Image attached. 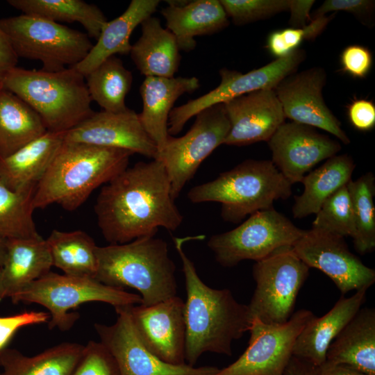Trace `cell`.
I'll return each mask as SVG.
<instances>
[{
	"label": "cell",
	"instance_id": "obj_22",
	"mask_svg": "<svg viewBox=\"0 0 375 375\" xmlns=\"http://www.w3.org/2000/svg\"><path fill=\"white\" fill-rule=\"evenodd\" d=\"M200 86L192 77L147 76L140 86L142 110L140 121L158 152L165 146L168 136L169 116L175 101L185 93H191Z\"/></svg>",
	"mask_w": 375,
	"mask_h": 375
},
{
	"label": "cell",
	"instance_id": "obj_51",
	"mask_svg": "<svg viewBox=\"0 0 375 375\" xmlns=\"http://www.w3.org/2000/svg\"><path fill=\"white\" fill-rule=\"evenodd\" d=\"M0 375H1V372H0Z\"/></svg>",
	"mask_w": 375,
	"mask_h": 375
},
{
	"label": "cell",
	"instance_id": "obj_6",
	"mask_svg": "<svg viewBox=\"0 0 375 375\" xmlns=\"http://www.w3.org/2000/svg\"><path fill=\"white\" fill-rule=\"evenodd\" d=\"M292 185L272 160L247 159L193 187L188 198L193 203H219L222 219L237 224L247 215L273 208L276 200L289 198Z\"/></svg>",
	"mask_w": 375,
	"mask_h": 375
},
{
	"label": "cell",
	"instance_id": "obj_30",
	"mask_svg": "<svg viewBox=\"0 0 375 375\" xmlns=\"http://www.w3.org/2000/svg\"><path fill=\"white\" fill-rule=\"evenodd\" d=\"M47 131L39 115L24 100L0 88V158L13 153Z\"/></svg>",
	"mask_w": 375,
	"mask_h": 375
},
{
	"label": "cell",
	"instance_id": "obj_24",
	"mask_svg": "<svg viewBox=\"0 0 375 375\" xmlns=\"http://www.w3.org/2000/svg\"><path fill=\"white\" fill-rule=\"evenodd\" d=\"M367 290L360 289L350 297H341L326 314L315 317L297 338L292 356L317 367L323 365L329 344L361 308Z\"/></svg>",
	"mask_w": 375,
	"mask_h": 375
},
{
	"label": "cell",
	"instance_id": "obj_18",
	"mask_svg": "<svg viewBox=\"0 0 375 375\" xmlns=\"http://www.w3.org/2000/svg\"><path fill=\"white\" fill-rule=\"evenodd\" d=\"M267 142L272 162L292 185L301 183L313 167L341 150L338 141L294 122H285Z\"/></svg>",
	"mask_w": 375,
	"mask_h": 375
},
{
	"label": "cell",
	"instance_id": "obj_32",
	"mask_svg": "<svg viewBox=\"0 0 375 375\" xmlns=\"http://www.w3.org/2000/svg\"><path fill=\"white\" fill-rule=\"evenodd\" d=\"M53 266L64 274L95 278L97 270L96 245L85 232L53 230L46 239Z\"/></svg>",
	"mask_w": 375,
	"mask_h": 375
},
{
	"label": "cell",
	"instance_id": "obj_25",
	"mask_svg": "<svg viewBox=\"0 0 375 375\" xmlns=\"http://www.w3.org/2000/svg\"><path fill=\"white\" fill-rule=\"evenodd\" d=\"M66 132L44 135L5 158H0V181L13 191L36 188L64 142Z\"/></svg>",
	"mask_w": 375,
	"mask_h": 375
},
{
	"label": "cell",
	"instance_id": "obj_29",
	"mask_svg": "<svg viewBox=\"0 0 375 375\" xmlns=\"http://www.w3.org/2000/svg\"><path fill=\"white\" fill-rule=\"evenodd\" d=\"M356 167L348 154L335 155L306 175L301 183L303 191L295 197L292 206L294 218L316 214L324 202L351 179Z\"/></svg>",
	"mask_w": 375,
	"mask_h": 375
},
{
	"label": "cell",
	"instance_id": "obj_12",
	"mask_svg": "<svg viewBox=\"0 0 375 375\" xmlns=\"http://www.w3.org/2000/svg\"><path fill=\"white\" fill-rule=\"evenodd\" d=\"M315 317L311 311L301 309L280 324H265L253 318L244 352L212 375H283L297 338Z\"/></svg>",
	"mask_w": 375,
	"mask_h": 375
},
{
	"label": "cell",
	"instance_id": "obj_34",
	"mask_svg": "<svg viewBox=\"0 0 375 375\" xmlns=\"http://www.w3.org/2000/svg\"><path fill=\"white\" fill-rule=\"evenodd\" d=\"M85 78L92 101H96L103 110L119 112L128 108L125 99L132 86L133 75L122 60L111 56Z\"/></svg>",
	"mask_w": 375,
	"mask_h": 375
},
{
	"label": "cell",
	"instance_id": "obj_35",
	"mask_svg": "<svg viewBox=\"0 0 375 375\" xmlns=\"http://www.w3.org/2000/svg\"><path fill=\"white\" fill-rule=\"evenodd\" d=\"M35 188L13 191L0 181V238L26 239L40 235L33 218Z\"/></svg>",
	"mask_w": 375,
	"mask_h": 375
},
{
	"label": "cell",
	"instance_id": "obj_10",
	"mask_svg": "<svg viewBox=\"0 0 375 375\" xmlns=\"http://www.w3.org/2000/svg\"><path fill=\"white\" fill-rule=\"evenodd\" d=\"M304 231L273 207L253 213L231 231L212 235L207 244L216 261L230 267L245 260L258 261L280 247L292 246Z\"/></svg>",
	"mask_w": 375,
	"mask_h": 375
},
{
	"label": "cell",
	"instance_id": "obj_43",
	"mask_svg": "<svg viewBox=\"0 0 375 375\" xmlns=\"http://www.w3.org/2000/svg\"><path fill=\"white\" fill-rule=\"evenodd\" d=\"M342 70L356 78H365L373 65L371 51L366 47L352 44L346 47L340 54Z\"/></svg>",
	"mask_w": 375,
	"mask_h": 375
},
{
	"label": "cell",
	"instance_id": "obj_21",
	"mask_svg": "<svg viewBox=\"0 0 375 375\" xmlns=\"http://www.w3.org/2000/svg\"><path fill=\"white\" fill-rule=\"evenodd\" d=\"M53 267L50 251L41 235L26 239H9L0 265V301L22 292L42 278Z\"/></svg>",
	"mask_w": 375,
	"mask_h": 375
},
{
	"label": "cell",
	"instance_id": "obj_38",
	"mask_svg": "<svg viewBox=\"0 0 375 375\" xmlns=\"http://www.w3.org/2000/svg\"><path fill=\"white\" fill-rule=\"evenodd\" d=\"M333 15L312 19L303 28H287L272 31L266 42L269 53L276 58H282L299 49L304 40L316 38L333 19Z\"/></svg>",
	"mask_w": 375,
	"mask_h": 375
},
{
	"label": "cell",
	"instance_id": "obj_46",
	"mask_svg": "<svg viewBox=\"0 0 375 375\" xmlns=\"http://www.w3.org/2000/svg\"><path fill=\"white\" fill-rule=\"evenodd\" d=\"M18 57L9 40L0 27V83L7 74L16 67Z\"/></svg>",
	"mask_w": 375,
	"mask_h": 375
},
{
	"label": "cell",
	"instance_id": "obj_40",
	"mask_svg": "<svg viewBox=\"0 0 375 375\" xmlns=\"http://www.w3.org/2000/svg\"><path fill=\"white\" fill-rule=\"evenodd\" d=\"M72 375H121L112 354L101 342L93 340L84 346Z\"/></svg>",
	"mask_w": 375,
	"mask_h": 375
},
{
	"label": "cell",
	"instance_id": "obj_13",
	"mask_svg": "<svg viewBox=\"0 0 375 375\" xmlns=\"http://www.w3.org/2000/svg\"><path fill=\"white\" fill-rule=\"evenodd\" d=\"M306 53L298 49L289 56L275 59L271 62L247 73L223 68L219 70V85L208 93L174 108L169 116L168 133H179L187 122L204 109L253 91L272 89L286 76L297 72L305 60Z\"/></svg>",
	"mask_w": 375,
	"mask_h": 375
},
{
	"label": "cell",
	"instance_id": "obj_5",
	"mask_svg": "<svg viewBox=\"0 0 375 375\" xmlns=\"http://www.w3.org/2000/svg\"><path fill=\"white\" fill-rule=\"evenodd\" d=\"M85 78L74 67L57 72L15 67L2 84L39 115L48 131L67 132L94 112Z\"/></svg>",
	"mask_w": 375,
	"mask_h": 375
},
{
	"label": "cell",
	"instance_id": "obj_26",
	"mask_svg": "<svg viewBox=\"0 0 375 375\" xmlns=\"http://www.w3.org/2000/svg\"><path fill=\"white\" fill-rule=\"evenodd\" d=\"M326 361L375 375V310L360 308L329 344Z\"/></svg>",
	"mask_w": 375,
	"mask_h": 375
},
{
	"label": "cell",
	"instance_id": "obj_7",
	"mask_svg": "<svg viewBox=\"0 0 375 375\" xmlns=\"http://www.w3.org/2000/svg\"><path fill=\"white\" fill-rule=\"evenodd\" d=\"M19 302L40 304L49 310V328L62 331L71 328L80 315L69 312L92 301L115 307L141 304L140 294H133L101 283L95 278H82L49 272L35 281L11 299Z\"/></svg>",
	"mask_w": 375,
	"mask_h": 375
},
{
	"label": "cell",
	"instance_id": "obj_23",
	"mask_svg": "<svg viewBox=\"0 0 375 375\" xmlns=\"http://www.w3.org/2000/svg\"><path fill=\"white\" fill-rule=\"evenodd\" d=\"M166 2L168 6L161 10V14L180 50H193L196 47L195 37L216 33L229 24L228 17L218 0Z\"/></svg>",
	"mask_w": 375,
	"mask_h": 375
},
{
	"label": "cell",
	"instance_id": "obj_8",
	"mask_svg": "<svg viewBox=\"0 0 375 375\" xmlns=\"http://www.w3.org/2000/svg\"><path fill=\"white\" fill-rule=\"evenodd\" d=\"M0 27L18 58L39 60L47 72L75 66L93 46L87 34L32 15L1 19Z\"/></svg>",
	"mask_w": 375,
	"mask_h": 375
},
{
	"label": "cell",
	"instance_id": "obj_28",
	"mask_svg": "<svg viewBox=\"0 0 375 375\" xmlns=\"http://www.w3.org/2000/svg\"><path fill=\"white\" fill-rule=\"evenodd\" d=\"M140 25L142 34L130 51L136 67L146 77H174L181 60L174 35L157 17L151 16Z\"/></svg>",
	"mask_w": 375,
	"mask_h": 375
},
{
	"label": "cell",
	"instance_id": "obj_1",
	"mask_svg": "<svg viewBox=\"0 0 375 375\" xmlns=\"http://www.w3.org/2000/svg\"><path fill=\"white\" fill-rule=\"evenodd\" d=\"M94 210L110 244L156 235L160 227L174 231L183 220L172 197L166 169L158 159L138 162L103 185Z\"/></svg>",
	"mask_w": 375,
	"mask_h": 375
},
{
	"label": "cell",
	"instance_id": "obj_36",
	"mask_svg": "<svg viewBox=\"0 0 375 375\" xmlns=\"http://www.w3.org/2000/svg\"><path fill=\"white\" fill-rule=\"evenodd\" d=\"M347 188L351 201L356 233V250L365 254L375 248V177L368 172L357 180H350Z\"/></svg>",
	"mask_w": 375,
	"mask_h": 375
},
{
	"label": "cell",
	"instance_id": "obj_42",
	"mask_svg": "<svg viewBox=\"0 0 375 375\" xmlns=\"http://www.w3.org/2000/svg\"><path fill=\"white\" fill-rule=\"evenodd\" d=\"M374 6V1L370 0H326L311 14V17L312 19L333 11H345L367 25L372 20Z\"/></svg>",
	"mask_w": 375,
	"mask_h": 375
},
{
	"label": "cell",
	"instance_id": "obj_11",
	"mask_svg": "<svg viewBox=\"0 0 375 375\" xmlns=\"http://www.w3.org/2000/svg\"><path fill=\"white\" fill-rule=\"evenodd\" d=\"M229 130L224 105L219 103L199 112L190 129L183 136H168L156 159L164 165L174 200L202 162L224 143Z\"/></svg>",
	"mask_w": 375,
	"mask_h": 375
},
{
	"label": "cell",
	"instance_id": "obj_20",
	"mask_svg": "<svg viewBox=\"0 0 375 375\" xmlns=\"http://www.w3.org/2000/svg\"><path fill=\"white\" fill-rule=\"evenodd\" d=\"M224 105L230 122L224 143L227 145L245 146L267 142L286 119L272 89L253 91Z\"/></svg>",
	"mask_w": 375,
	"mask_h": 375
},
{
	"label": "cell",
	"instance_id": "obj_4",
	"mask_svg": "<svg viewBox=\"0 0 375 375\" xmlns=\"http://www.w3.org/2000/svg\"><path fill=\"white\" fill-rule=\"evenodd\" d=\"M95 279L124 290H137L142 305L151 306L176 295V266L167 242L155 235L124 244L98 247Z\"/></svg>",
	"mask_w": 375,
	"mask_h": 375
},
{
	"label": "cell",
	"instance_id": "obj_50",
	"mask_svg": "<svg viewBox=\"0 0 375 375\" xmlns=\"http://www.w3.org/2000/svg\"><path fill=\"white\" fill-rule=\"evenodd\" d=\"M3 86L2 83H0V88Z\"/></svg>",
	"mask_w": 375,
	"mask_h": 375
},
{
	"label": "cell",
	"instance_id": "obj_17",
	"mask_svg": "<svg viewBox=\"0 0 375 375\" xmlns=\"http://www.w3.org/2000/svg\"><path fill=\"white\" fill-rule=\"evenodd\" d=\"M141 340L155 356L175 365H184V301L174 296L151 306H126Z\"/></svg>",
	"mask_w": 375,
	"mask_h": 375
},
{
	"label": "cell",
	"instance_id": "obj_27",
	"mask_svg": "<svg viewBox=\"0 0 375 375\" xmlns=\"http://www.w3.org/2000/svg\"><path fill=\"white\" fill-rule=\"evenodd\" d=\"M159 3V0H132L120 16L106 23L96 44L74 67L86 77L108 58L117 53H130L133 31L145 19L152 16Z\"/></svg>",
	"mask_w": 375,
	"mask_h": 375
},
{
	"label": "cell",
	"instance_id": "obj_48",
	"mask_svg": "<svg viewBox=\"0 0 375 375\" xmlns=\"http://www.w3.org/2000/svg\"><path fill=\"white\" fill-rule=\"evenodd\" d=\"M319 375H367L347 366L326 361L319 367Z\"/></svg>",
	"mask_w": 375,
	"mask_h": 375
},
{
	"label": "cell",
	"instance_id": "obj_47",
	"mask_svg": "<svg viewBox=\"0 0 375 375\" xmlns=\"http://www.w3.org/2000/svg\"><path fill=\"white\" fill-rule=\"evenodd\" d=\"M283 375H319V367L292 356Z\"/></svg>",
	"mask_w": 375,
	"mask_h": 375
},
{
	"label": "cell",
	"instance_id": "obj_31",
	"mask_svg": "<svg viewBox=\"0 0 375 375\" xmlns=\"http://www.w3.org/2000/svg\"><path fill=\"white\" fill-rule=\"evenodd\" d=\"M84 345L62 342L33 356H26L15 349L0 351L1 375H72Z\"/></svg>",
	"mask_w": 375,
	"mask_h": 375
},
{
	"label": "cell",
	"instance_id": "obj_16",
	"mask_svg": "<svg viewBox=\"0 0 375 375\" xmlns=\"http://www.w3.org/2000/svg\"><path fill=\"white\" fill-rule=\"evenodd\" d=\"M326 82L325 70L314 67L286 76L274 91L285 118L324 130L348 144L349 138L324 100L322 91Z\"/></svg>",
	"mask_w": 375,
	"mask_h": 375
},
{
	"label": "cell",
	"instance_id": "obj_44",
	"mask_svg": "<svg viewBox=\"0 0 375 375\" xmlns=\"http://www.w3.org/2000/svg\"><path fill=\"white\" fill-rule=\"evenodd\" d=\"M351 124L360 131H368L375 126V105L372 101L355 99L347 107Z\"/></svg>",
	"mask_w": 375,
	"mask_h": 375
},
{
	"label": "cell",
	"instance_id": "obj_37",
	"mask_svg": "<svg viewBox=\"0 0 375 375\" xmlns=\"http://www.w3.org/2000/svg\"><path fill=\"white\" fill-rule=\"evenodd\" d=\"M312 228L353 238L356 228L347 184L324 202L315 214Z\"/></svg>",
	"mask_w": 375,
	"mask_h": 375
},
{
	"label": "cell",
	"instance_id": "obj_15",
	"mask_svg": "<svg viewBox=\"0 0 375 375\" xmlns=\"http://www.w3.org/2000/svg\"><path fill=\"white\" fill-rule=\"evenodd\" d=\"M292 249L306 265L326 274L342 295L368 289L375 281L374 269L352 253L341 236L311 228L304 231Z\"/></svg>",
	"mask_w": 375,
	"mask_h": 375
},
{
	"label": "cell",
	"instance_id": "obj_45",
	"mask_svg": "<svg viewBox=\"0 0 375 375\" xmlns=\"http://www.w3.org/2000/svg\"><path fill=\"white\" fill-rule=\"evenodd\" d=\"M315 2L313 0H289L291 28H303L312 21L310 10Z\"/></svg>",
	"mask_w": 375,
	"mask_h": 375
},
{
	"label": "cell",
	"instance_id": "obj_39",
	"mask_svg": "<svg viewBox=\"0 0 375 375\" xmlns=\"http://www.w3.org/2000/svg\"><path fill=\"white\" fill-rule=\"evenodd\" d=\"M228 17L237 26L268 19L288 11L289 0H219Z\"/></svg>",
	"mask_w": 375,
	"mask_h": 375
},
{
	"label": "cell",
	"instance_id": "obj_41",
	"mask_svg": "<svg viewBox=\"0 0 375 375\" xmlns=\"http://www.w3.org/2000/svg\"><path fill=\"white\" fill-rule=\"evenodd\" d=\"M50 314L43 311H24L13 315L0 317V351L6 348L21 328L49 322Z\"/></svg>",
	"mask_w": 375,
	"mask_h": 375
},
{
	"label": "cell",
	"instance_id": "obj_2",
	"mask_svg": "<svg viewBox=\"0 0 375 375\" xmlns=\"http://www.w3.org/2000/svg\"><path fill=\"white\" fill-rule=\"evenodd\" d=\"M203 238H174L185 281V360L193 367L205 352L231 356L233 341L249 331L251 324L247 305L238 302L228 289H214L206 285L185 253L184 242Z\"/></svg>",
	"mask_w": 375,
	"mask_h": 375
},
{
	"label": "cell",
	"instance_id": "obj_9",
	"mask_svg": "<svg viewBox=\"0 0 375 375\" xmlns=\"http://www.w3.org/2000/svg\"><path fill=\"white\" fill-rule=\"evenodd\" d=\"M309 269L292 246L280 247L256 261L253 267L256 289L247 305L251 321L258 318L265 324L287 322Z\"/></svg>",
	"mask_w": 375,
	"mask_h": 375
},
{
	"label": "cell",
	"instance_id": "obj_33",
	"mask_svg": "<svg viewBox=\"0 0 375 375\" xmlns=\"http://www.w3.org/2000/svg\"><path fill=\"white\" fill-rule=\"evenodd\" d=\"M8 3L23 14L55 22H78L88 35L96 40L108 22L97 6L82 0H8Z\"/></svg>",
	"mask_w": 375,
	"mask_h": 375
},
{
	"label": "cell",
	"instance_id": "obj_3",
	"mask_svg": "<svg viewBox=\"0 0 375 375\" xmlns=\"http://www.w3.org/2000/svg\"><path fill=\"white\" fill-rule=\"evenodd\" d=\"M130 151L64 140L51 165L38 183L33 210L57 203L73 211L98 187L128 167Z\"/></svg>",
	"mask_w": 375,
	"mask_h": 375
},
{
	"label": "cell",
	"instance_id": "obj_49",
	"mask_svg": "<svg viewBox=\"0 0 375 375\" xmlns=\"http://www.w3.org/2000/svg\"><path fill=\"white\" fill-rule=\"evenodd\" d=\"M6 240L0 238V265L2 264L6 255Z\"/></svg>",
	"mask_w": 375,
	"mask_h": 375
},
{
	"label": "cell",
	"instance_id": "obj_19",
	"mask_svg": "<svg viewBox=\"0 0 375 375\" xmlns=\"http://www.w3.org/2000/svg\"><path fill=\"white\" fill-rule=\"evenodd\" d=\"M64 140L99 147L122 149L156 159L158 148L144 131L137 114L125 111L94 112L67 131Z\"/></svg>",
	"mask_w": 375,
	"mask_h": 375
},
{
	"label": "cell",
	"instance_id": "obj_14",
	"mask_svg": "<svg viewBox=\"0 0 375 375\" xmlns=\"http://www.w3.org/2000/svg\"><path fill=\"white\" fill-rule=\"evenodd\" d=\"M117 318L108 326L95 324L100 342L113 356L121 375H212L213 366L196 367L167 363L150 351L141 340L126 306L115 307Z\"/></svg>",
	"mask_w": 375,
	"mask_h": 375
}]
</instances>
